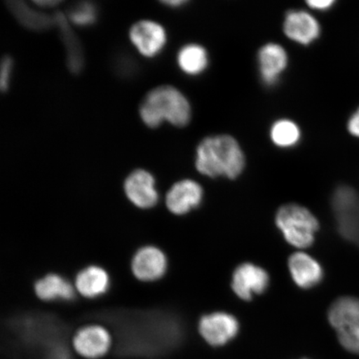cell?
<instances>
[{
	"mask_svg": "<svg viewBox=\"0 0 359 359\" xmlns=\"http://www.w3.org/2000/svg\"><path fill=\"white\" fill-rule=\"evenodd\" d=\"M156 187L154 175L145 169L138 168L125 178L123 188L126 198L134 208L149 210L156 208L160 200Z\"/></svg>",
	"mask_w": 359,
	"mask_h": 359,
	"instance_id": "obj_6",
	"label": "cell"
},
{
	"mask_svg": "<svg viewBox=\"0 0 359 359\" xmlns=\"http://www.w3.org/2000/svg\"><path fill=\"white\" fill-rule=\"evenodd\" d=\"M289 269L292 278L300 288H312L323 278L320 264L307 254L298 252L292 255L289 259Z\"/></svg>",
	"mask_w": 359,
	"mask_h": 359,
	"instance_id": "obj_17",
	"label": "cell"
},
{
	"mask_svg": "<svg viewBox=\"0 0 359 359\" xmlns=\"http://www.w3.org/2000/svg\"><path fill=\"white\" fill-rule=\"evenodd\" d=\"M269 276L264 269L253 264H241L233 273L232 289L238 297L250 300L264 293L269 285Z\"/></svg>",
	"mask_w": 359,
	"mask_h": 359,
	"instance_id": "obj_12",
	"label": "cell"
},
{
	"mask_svg": "<svg viewBox=\"0 0 359 359\" xmlns=\"http://www.w3.org/2000/svg\"><path fill=\"white\" fill-rule=\"evenodd\" d=\"M8 10L25 28L35 32H44L55 26L53 17L40 13L21 1H7Z\"/></svg>",
	"mask_w": 359,
	"mask_h": 359,
	"instance_id": "obj_19",
	"label": "cell"
},
{
	"mask_svg": "<svg viewBox=\"0 0 359 359\" xmlns=\"http://www.w3.org/2000/svg\"><path fill=\"white\" fill-rule=\"evenodd\" d=\"M311 10L318 12L330 11L335 4L334 0H309L305 3Z\"/></svg>",
	"mask_w": 359,
	"mask_h": 359,
	"instance_id": "obj_23",
	"label": "cell"
},
{
	"mask_svg": "<svg viewBox=\"0 0 359 359\" xmlns=\"http://www.w3.org/2000/svg\"><path fill=\"white\" fill-rule=\"evenodd\" d=\"M329 320L341 345L348 351L359 354V299H337L330 309Z\"/></svg>",
	"mask_w": 359,
	"mask_h": 359,
	"instance_id": "obj_4",
	"label": "cell"
},
{
	"mask_svg": "<svg viewBox=\"0 0 359 359\" xmlns=\"http://www.w3.org/2000/svg\"><path fill=\"white\" fill-rule=\"evenodd\" d=\"M53 19L66 48L67 67L72 74H79L84 66L82 45L72 29L69 22L64 13L60 11L56 12Z\"/></svg>",
	"mask_w": 359,
	"mask_h": 359,
	"instance_id": "obj_16",
	"label": "cell"
},
{
	"mask_svg": "<svg viewBox=\"0 0 359 359\" xmlns=\"http://www.w3.org/2000/svg\"><path fill=\"white\" fill-rule=\"evenodd\" d=\"M283 32L292 42L309 46L320 38L321 25L311 13L293 10L285 15Z\"/></svg>",
	"mask_w": 359,
	"mask_h": 359,
	"instance_id": "obj_8",
	"label": "cell"
},
{
	"mask_svg": "<svg viewBox=\"0 0 359 359\" xmlns=\"http://www.w3.org/2000/svg\"><path fill=\"white\" fill-rule=\"evenodd\" d=\"M187 3L188 1H186V0H167V1H161V4H164L165 6L173 8H181L186 6Z\"/></svg>",
	"mask_w": 359,
	"mask_h": 359,
	"instance_id": "obj_26",
	"label": "cell"
},
{
	"mask_svg": "<svg viewBox=\"0 0 359 359\" xmlns=\"http://www.w3.org/2000/svg\"><path fill=\"white\" fill-rule=\"evenodd\" d=\"M139 114L147 127L159 128L164 122L177 128L187 127L191 120L189 100L176 87L161 85L152 88L143 98Z\"/></svg>",
	"mask_w": 359,
	"mask_h": 359,
	"instance_id": "obj_2",
	"label": "cell"
},
{
	"mask_svg": "<svg viewBox=\"0 0 359 359\" xmlns=\"http://www.w3.org/2000/svg\"><path fill=\"white\" fill-rule=\"evenodd\" d=\"M74 347L81 355L88 358H100L107 352L111 336L104 327L89 325L81 327L74 337Z\"/></svg>",
	"mask_w": 359,
	"mask_h": 359,
	"instance_id": "obj_15",
	"label": "cell"
},
{
	"mask_svg": "<svg viewBox=\"0 0 359 359\" xmlns=\"http://www.w3.org/2000/svg\"><path fill=\"white\" fill-rule=\"evenodd\" d=\"M245 161L239 142L231 135L205 137L196 147V168L205 177L236 179L243 172Z\"/></svg>",
	"mask_w": 359,
	"mask_h": 359,
	"instance_id": "obj_1",
	"label": "cell"
},
{
	"mask_svg": "<svg viewBox=\"0 0 359 359\" xmlns=\"http://www.w3.org/2000/svg\"><path fill=\"white\" fill-rule=\"evenodd\" d=\"M130 267L135 279L144 284H151L167 273L168 259L160 247L145 245L134 253Z\"/></svg>",
	"mask_w": 359,
	"mask_h": 359,
	"instance_id": "obj_5",
	"label": "cell"
},
{
	"mask_svg": "<svg viewBox=\"0 0 359 359\" xmlns=\"http://www.w3.org/2000/svg\"><path fill=\"white\" fill-rule=\"evenodd\" d=\"M129 38L137 51L146 57L158 55L168 42L164 27L148 20L135 22L129 30Z\"/></svg>",
	"mask_w": 359,
	"mask_h": 359,
	"instance_id": "obj_7",
	"label": "cell"
},
{
	"mask_svg": "<svg viewBox=\"0 0 359 359\" xmlns=\"http://www.w3.org/2000/svg\"><path fill=\"white\" fill-rule=\"evenodd\" d=\"M62 1L60 0H48V1H34L36 6L41 8H51L60 6Z\"/></svg>",
	"mask_w": 359,
	"mask_h": 359,
	"instance_id": "obj_25",
	"label": "cell"
},
{
	"mask_svg": "<svg viewBox=\"0 0 359 359\" xmlns=\"http://www.w3.org/2000/svg\"><path fill=\"white\" fill-rule=\"evenodd\" d=\"M13 66V60L10 55L2 57L1 69H0V89L2 93H6L10 88Z\"/></svg>",
	"mask_w": 359,
	"mask_h": 359,
	"instance_id": "obj_22",
	"label": "cell"
},
{
	"mask_svg": "<svg viewBox=\"0 0 359 359\" xmlns=\"http://www.w3.org/2000/svg\"><path fill=\"white\" fill-rule=\"evenodd\" d=\"M269 138L273 144L281 149L297 147L302 138V132L294 121L288 118L278 119L269 128Z\"/></svg>",
	"mask_w": 359,
	"mask_h": 359,
	"instance_id": "obj_20",
	"label": "cell"
},
{
	"mask_svg": "<svg viewBox=\"0 0 359 359\" xmlns=\"http://www.w3.org/2000/svg\"><path fill=\"white\" fill-rule=\"evenodd\" d=\"M177 62L182 73L196 77L208 69L210 57L208 50L199 43H191L179 49Z\"/></svg>",
	"mask_w": 359,
	"mask_h": 359,
	"instance_id": "obj_18",
	"label": "cell"
},
{
	"mask_svg": "<svg viewBox=\"0 0 359 359\" xmlns=\"http://www.w3.org/2000/svg\"><path fill=\"white\" fill-rule=\"evenodd\" d=\"M74 285L77 293L83 298L100 299L111 289V278L105 268L91 264L81 269L76 275Z\"/></svg>",
	"mask_w": 359,
	"mask_h": 359,
	"instance_id": "obj_14",
	"label": "cell"
},
{
	"mask_svg": "<svg viewBox=\"0 0 359 359\" xmlns=\"http://www.w3.org/2000/svg\"><path fill=\"white\" fill-rule=\"evenodd\" d=\"M33 291L44 303H73L77 294L74 282L57 273H47L36 280Z\"/></svg>",
	"mask_w": 359,
	"mask_h": 359,
	"instance_id": "obj_13",
	"label": "cell"
},
{
	"mask_svg": "<svg viewBox=\"0 0 359 359\" xmlns=\"http://www.w3.org/2000/svg\"><path fill=\"white\" fill-rule=\"evenodd\" d=\"M202 199L203 189L200 184L191 179H183L170 187L165 203L170 213L183 215L198 208Z\"/></svg>",
	"mask_w": 359,
	"mask_h": 359,
	"instance_id": "obj_10",
	"label": "cell"
},
{
	"mask_svg": "<svg viewBox=\"0 0 359 359\" xmlns=\"http://www.w3.org/2000/svg\"><path fill=\"white\" fill-rule=\"evenodd\" d=\"M67 15L74 25L86 27L97 21V13L93 3L80 2L69 8Z\"/></svg>",
	"mask_w": 359,
	"mask_h": 359,
	"instance_id": "obj_21",
	"label": "cell"
},
{
	"mask_svg": "<svg viewBox=\"0 0 359 359\" xmlns=\"http://www.w3.org/2000/svg\"><path fill=\"white\" fill-rule=\"evenodd\" d=\"M276 224L285 240L298 248H307L314 241L318 222L314 215L303 206L283 205L276 215Z\"/></svg>",
	"mask_w": 359,
	"mask_h": 359,
	"instance_id": "obj_3",
	"label": "cell"
},
{
	"mask_svg": "<svg viewBox=\"0 0 359 359\" xmlns=\"http://www.w3.org/2000/svg\"><path fill=\"white\" fill-rule=\"evenodd\" d=\"M200 334L212 346H222L234 339L239 331V324L234 316L217 312L201 318Z\"/></svg>",
	"mask_w": 359,
	"mask_h": 359,
	"instance_id": "obj_11",
	"label": "cell"
},
{
	"mask_svg": "<svg viewBox=\"0 0 359 359\" xmlns=\"http://www.w3.org/2000/svg\"><path fill=\"white\" fill-rule=\"evenodd\" d=\"M260 80L267 87L276 86L289 65V55L280 43H267L257 53Z\"/></svg>",
	"mask_w": 359,
	"mask_h": 359,
	"instance_id": "obj_9",
	"label": "cell"
},
{
	"mask_svg": "<svg viewBox=\"0 0 359 359\" xmlns=\"http://www.w3.org/2000/svg\"><path fill=\"white\" fill-rule=\"evenodd\" d=\"M347 129L350 135L359 138V107L349 116L347 123Z\"/></svg>",
	"mask_w": 359,
	"mask_h": 359,
	"instance_id": "obj_24",
	"label": "cell"
}]
</instances>
